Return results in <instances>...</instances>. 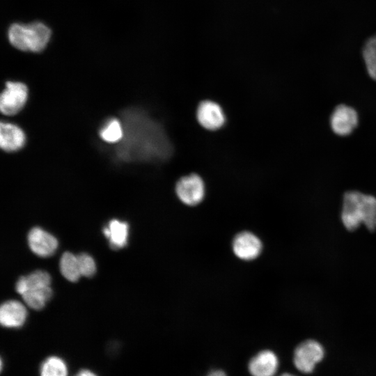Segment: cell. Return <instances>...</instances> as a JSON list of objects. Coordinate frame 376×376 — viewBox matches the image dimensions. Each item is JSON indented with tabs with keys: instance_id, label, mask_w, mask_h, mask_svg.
Masks as SVG:
<instances>
[{
	"instance_id": "obj_1",
	"label": "cell",
	"mask_w": 376,
	"mask_h": 376,
	"mask_svg": "<svg viewBox=\"0 0 376 376\" xmlns=\"http://www.w3.org/2000/svg\"><path fill=\"white\" fill-rule=\"evenodd\" d=\"M341 221L349 231L361 224L373 232L376 230V197L357 190L346 191L343 197Z\"/></svg>"
},
{
	"instance_id": "obj_2",
	"label": "cell",
	"mask_w": 376,
	"mask_h": 376,
	"mask_svg": "<svg viewBox=\"0 0 376 376\" xmlns=\"http://www.w3.org/2000/svg\"><path fill=\"white\" fill-rule=\"evenodd\" d=\"M51 30L41 22L29 24L14 23L8 30L10 43L16 49L25 52H42L48 44Z\"/></svg>"
},
{
	"instance_id": "obj_3",
	"label": "cell",
	"mask_w": 376,
	"mask_h": 376,
	"mask_svg": "<svg viewBox=\"0 0 376 376\" xmlns=\"http://www.w3.org/2000/svg\"><path fill=\"white\" fill-rule=\"evenodd\" d=\"M324 355L322 345L317 340L309 339L299 344L294 351L293 363L303 373H311Z\"/></svg>"
},
{
	"instance_id": "obj_4",
	"label": "cell",
	"mask_w": 376,
	"mask_h": 376,
	"mask_svg": "<svg viewBox=\"0 0 376 376\" xmlns=\"http://www.w3.org/2000/svg\"><path fill=\"white\" fill-rule=\"evenodd\" d=\"M332 132L339 136L351 134L359 124V115L352 107L340 104L333 110L329 118Z\"/></svg>"
},
{
	"instance_id": "obj_5",
	"label": "cell",
	"mask_w": 376,
	"mask_h": 376,
	"mask_svg": "<svg viewBox=\"0 0 376 376\" xmlns=\"http://www.w3.org/2000/svg\"><path fill=\"white\" fill-rule=\"evenodd\" d=\"M175 193L178 198L187 205H195L204 198L205 183L197 174L191 173L182 177L175 185Z\"/></svg>"
},
{
	"instance_id": "obj_6",
	"label": "cell",
	"mask_w": 376,
	"mask_h": 376,
	"mask_svg": "<svg viewBox=\"0 0 376 376\" xmlns=\"http://www.w3.org/2000/svg\"><path fill=\"white\" fill-rule=\"evenodd\" d=\"M28 97L27 87L22 83L8 81L0 98L1 112L7 116L15 115L24 106Z\"/></svg>"
},
{
	"instance_id": "obj_7",
	"label": "cell",
	"mask_w": 376,
	"mask_h": 376,
	"mask_svg": "<svg viewBox=\"0 0 376 376\" xmlns=\"http://www.w3.org/2000/svg\"><path fill=\"white\" fill-rule=\"evenodd\" d=\"M279 368V359L272 350H262L253 355L247 364L251 376H276Z\"/></svg>"
},
{
	"instance_id": "obj_8",
	"label": "cell",
	"mask_w": 376,
	"mask_h": 376,
	"mask_svg": "<svg viewBox=\"0 0 376 376\" xmlns=\"http://www.w3.org/2000/svg\"><path fill=\"white\" fill-rule=\"evenodd\" d=\"M198 123L205 129L214 131L223 127L226 116L221 107L212 100H203L196 109Z\"/></svg>"
},
{
	"instance_id": "obj_9",
	"label": "cell",
	"mask_w": 376,
	"mask_h": 376,
	"mask_svg": "<svg viewBox=\"0 0 376 376\" xmlns=\"http://www.w3.org/2000/svg\"><path fill=\"white\" fill-rule=\"evenodd\" d=\"M232 246L234 253L241 259L251 260L261 252L263 244L254 233L244 230L235 235Z\"/></svg>"
},
{
	"instance_id": "obj_10",
	"label": "cell",
	"mask_w": 376,
	"mask_h": 376,
	"mask_svg": "<svg viewBox=\"0 0 376 376\" xmlns=\"http://www.w3.org/2000/svg\"><path fill=\"white\" fill-rule=\"evenodd\" d=\"M28 242L32 252L40 257L52 256L58 247L56 237L39 227L33 228L30 230Z\"/></svg>"
},
{
	"instance_id": "obj_11",
	"label": "cell",
	"mask_w": 376,
	"mask_h": 376,
	"mask_svg": "<svg viewBox=\"0 0 376 376\" xmlns=\"http://www.w3.org/2000/svg\"><path fill=\"white\" fill-rule=\"evenodd\" d=\"M27 312L24 306L19 301L9 300L4 302L0 308V322L2 326L8 328L22 327L26 319Z\"/></svg>"
},
{
	"instance_id": "obj_12",
	"label": "cell",
	"mask_w": 376,
	"mask_h": 376,
	"mask_svg": "<svg viewBox=\"0 0 376 376\" xmlns=\"http://www.w3.org/2000/svg\"><path fill=\"white\" fill-rule=\"evenodd\" d=\"M25 135L23 131L17 125L3 123L0 126V145L6 151H15L24 146Z\"/></svg>"
},
{
	"instance_id": "obj_13",
	"label": "cell",
	"mask_w": 376,
	"mask_h": 376,
	"mask_svg": "<svg viewBox=\"0 0 376 376\" xmlns=\"http://www.w3.org/2000/svg\"><path fill=\"white\" fill-rule=\"evenodd\" d=\"M129 226L126 222L117 219L109 221L103 229L104 235L109 239L111 246L114 249L123 248L127 244Z\"/></svg>"
},
{
	"instance_id": "obj_14",
	"label": "cell",
	"mask_w": 376,
	"mask_h": 376,
	"mask_svg": "<svg viewBox=\"0 0 376 376\" xmlns=\"http://www.w3.org/2000/svg\"><path fill=\"white\" fill-rule=\"evenodd\" d=\"M50 275L45 271L37 270L20 277L16 283V291L22 295L28 290L50 286Z\"/></svg>"
},
{
	"instance_id": "obj_15",
	"label": "cell",
	"mask_w": 376,
	"mask_h": 376,
	"mask_svg": "<svg viewBox=\"0 0 376 376\" xmlns=\"http://www.w3.org/2000/svg\"><path fill=\"white\" fill-rule=\"evenodd\" d=\"M52 295V290L50 286L28 290L22 295L25 303L31 308L40 310L42 308L46 302L48 301Z\"/></svg>"
},
{
	"instance_id": "obj_16",
	"label": "cell",
	"mask_w": 376,
	"mask_h": 376,
	"mask_svg": "<svg viewBox=\"0 0 376 376\" xmlns=\"http://www.w3.org/2000/svg\"><path fill=\"white\" fill-rule=\"evenodd\" d=\"M60 270L62 275L71 282L78 281L81 276L77 257L70 252L63 254L60 261Z\"/></svg>"
},
{
	"instance_id": "obj_17",
	"label": "cell",
	"mask_w": 376,
	"mask_h": 376,
	"mask_svg": "<svg viewBox=\"0 0 376 376\" xmlns=\"http://www.w3.org/2000/svg\"><path fill=\"white\" fill-rule=\"evenodd\" d=\"M40 376H67L68 368L60 357L52 356L47 358L41 364Z\"/></svg>"
},
{
	"instance_id": "obj_18",
	"label": "cell",
	"mask_w": 376,
	"mask_h": 376,
	"mask_svg": "<svg viewBox=\"0 0 376 376\" xmlns=\"http://www.w3.org/2000/svg\"><path fill=\"white\" fill-rule=\"evenodd\" d=\"M363 58L369 77L376 81V36L366 42Z\"/></svg>"
},
{
	"instance_id": "obj_19",
	"label": "cell",
	"mask_w": 376,
	"mask_h": 376,
	"mask_svg": "<svg viewBox=\"0 0 376 376\" xmlns=\"http://www.w3.org/2000/svg\"><path fill=\"white\" fill-rule=\"evenodd\" d=\"M100 134L101 138L107 142H117L123 136L122 125L118 120L112 119L101 130Z\"/></svg>"
},
{
	"instance_id": "obj_20",
	"label": "cell",
	"mask_w": 376,
	"mask_h": 376,
	"mask_svg": "<svg viewBox=\"0 0 376 376\" xmlns=\"http://www.w3.org/2000/svg\"><path fill=\"white\" fill-rule=\"evenodd\" d=\"M77 257L81 275L86 277L93 276L96 271V265L93 258L84 253L79 254Z\"/></svg>"
},
{
	"instance_id": "obj_21",
	"label": "cell",
	"mask_w": 376,
	"mask_h": 376,
	"mask_svg": "<svg viewBox=\"0 0 376 376\" xmlns=\"http://www.w3.org/2000/svg\"><path fill=\"white\" fill-rule=\"evenodd\" d=\"M205 376H228L222 369L215 368L209 371Z\"/></svg>"
},
{
	"instance_id": "obj_22",
	"label": "cell",
	"mask_w": 376,
	"mask_h": 376,
	"mask_svg": "<svg viewBox=\"0 0 376 376\" xmlns=\"http://www.w3.org/2000/svg\"><path fill=\"white\" fill-rule=\"evenodd\" d=\"M75 376H97L93 372L89 370H81Z\"/></svg>"
},
{
	"instance_id": "obj_23",
	"label": "cell",
	"mask_w": 376,
	"mask_h": 376,
	"mask_svg": "<svg viewBox=\"0 0 376 376\" xmlns=\"http://www.w3.org/2000/svg\"><path fill=\"white\" fill-rule=\"evenodd\" d=\"M279 376H296L295 375H292L291 373H283Z\"/></svg>"
}]
</instances>
